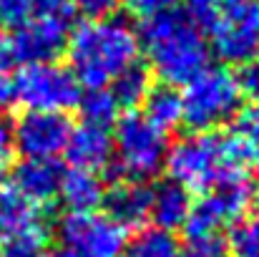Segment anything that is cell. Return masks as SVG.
Instances as JSON below:
<instances>
[{
	"label": "cell",
	"instance_id": "34",
	"mask_svg": "<svg viewBox=\"0 0 259 257\" xmlns=\"http://www.w3.org/2000/svg\"><path fill=\"white\" fill-rule=\"evenodd\" d=\"M0 192H3V179H0Z\"/></svg>",
	"mask_w": 259,
	"mask_h": 257
},
{
	"label": "cell",
	"instance_id": "6",
	"mask_svg": "<svg viewBox=\"0 0 259 257\" xmlns=\"http://www.w3.org/2000/svg\"><path fill=\"white\" fill-rule=\"evenodd\" d=\"M254 204V184L244 171H234L219 179L206 194L191 204V212L184 222L186 237H211L224 225H237L249 207Z\"/></svg>",
	"mask_w": 259,
	"mask_h": 257
},
{
	"label": "cell",
	"instance_id": "13",
	"mask_svg": "<svg viewBox=\"0 0 259 257\" xmlns=\"http://www.w3.org/2000/svg\"><path fill=\"white\" fill-rule=\"evenodd\" d=\"M66 154L76 169H108V164L113 159V136L106 126L83 124V126L71 131L68 144H66Z\"/></svg>",
	"mask_w": 259,
	"mask_h": 257
},
{
	"label": "cell",
	"instance_id": "21",
	"mask_svg": "<svg viewBox=\"0 0 259 257\" xmlns=\"http://www.w3.org/2000/svg\"><path fill=\"white\" fill-rule=\"evenodd\" d=\"M78 106H81L86 124H93V126L108 129V124H113L118 116V103L106 88H88V93H81Z\"/></svg>",
	"mask_w": 259,
	"mask_h": 257
},
{
	"label": "cell",
	"instance_id": "16",
	"mask_svg": "<svg viewBox=\"0 0 259 257\" xmlns=\"http://www.w3.org/2000/svg\"><path fill=\"white\" fill-rule=\"evenodd\" d=\"M103 181L96 171L86 169H73L61 174V187H58V197L63 199V204L68 207V212L81 214V212H93L101 202H103Z\"/></svg>",
	"mask_w": 259,
	"mask_h": 257
},
{
	"label": "cell",
	"instance_id": "4",
	"mask_svg": "<svg viewBox=\"0 0 259 257\" xmlns=\"http://www.w3.org/2000/svg\"><path fill=\"white\" fill-rule=\"evenodd\" d=\"M113 136V164L108 169L116 171L118 179L139 181L154 179L164 169L166 162V134L159 131L154 124H149L141 114H126L116 124Z\"/></svg>",
	"mask_w": 259,
	"mask_h": 257
},
{
	"label": "cell",
	"instance_id": "29",
	"mask_svg": "<svg viewBox=\"0 0 259 257\" xmlns=\"http://www.w3.org/2000/svg\"><path fill=\"white\" fill-rule=\"evenodd\" d=\"M76 13L86 15L88 20H103V18H111L118 8L121 0H71Z\"/></svg>",
	"mask_w": 259,
	"mask_h": 257
},
{
	"label": "cell",
	"instance_id": "10",
	"mask_svg": "<svg viewBox=\"0 0 259 257\" xmlns=\"http://www.w3.org/2000/svg\"><path fill=\"white\" fill-rule=\"evenodd\" d=\"M71 131L73 126L66 114L25 111L10 129V139L18 154H23V159L56 162V157L66 152Z\"/></svg>",
	"mask_w": 259,
	"mask_h": 257
},
{
	"label": "cell",
	"instance_id": "25",
	"mask_svg": "<svg viewBox=\"0 0 259 257\" xmlns=\"http://www.w3.org/2000/svg\"><path fill=\"white\" fill-rule=\"evenodd\" d=\"M35 10L38 0H0V25L15 30L35 18Z\"/></svg>",
	"mask_w": 259,
	"mask_h": 257
},
{
	"label": "cell",
	"instance_id": "18",
	"mask_svg": "<svg viewBox=\"0 0 259 257\" xmlns=\"http://www.w3.org/2000/svg\"><path fill=\"white\" fill-rule=\"evenodd\" d=\"M144 119L149 124H154L159 131H171L184 121V106H181V93L176 91V86L161 84L151 86L146 98H144Z\"/></svg>",
	"mask_w": 259,
	"mask_h": 257
},
{
	"label": "cell",
	"instance_id": "5",
	"mask_svg": "<svg viewBox=\"0 0 259 257\" xmlns=\"http://www.w3.org/2000/svg\"><path fill=\"white\" fill-rule=\"evenodd\" d=\"M184 121L191 131H214L229 124L242 108V93L232 71L214 66L194 76L184 93Z\"/></svg>",
	"mask_w": 259,
	"mask_h": 257
},
{
	"label": "cell",
	"instance_id": "22",
	"mask_svg": "<svg viewBox=\"0 0 259 257\" xmlns=\"http://www.w3.org/2000/svg\"><path fill=\"white\" fill-rule=\"evenodd\" d=\"M229 257H259V217L239 219L229 232Z\"/></svg>",
	"mask_w": 259,
	"mask_h": 257
},
{
	"label": "cell",
	"instance_id": "32",
	"mask_svg": "<svg viewBox=\"0 0 259 257\" xmlns=\"http://www.w3.org/2000/svg\"><path fill=\"white\" fill-rule=\"evenodd\" d=\"M13 101V79L5 74V68L0 66V106Z\"/></svg>",
	"mask_w": 259,
	"mask_h": 257
},
{
	"label": "cell",
	"instance_id": "31",
	"mask_svg": "<svg viewBox=\"0 0 259 257\" xmlns=\"http://www.w3.org/2000/svg\"><path fill=\"white\" fill-rule=\"evenodd\" d=\"M10 149H13L10 126H8V121L3 119V114H0V159H5V157L10 154Z\"/></svg>",
	"mask_w": 259,
	"mask_h": 257
},
{
	"label": "cell",
	"instance_id": "2",
	"mask_svg": "<svg viewBox=\"0 0 259 257\" xmlns=\"http://www.w3.org/2000/svg\"><path fill=\"white\" fill-rule=\"evenodd\" d=\"M139 35L121 18L88 20L73 30L66 43L71 74L88 88H103L136 63Z\"/></svg>",
	"mask_w": 259,
	"mask_h": 257
},
{
	"label": "cell",
	"instance_id": "7",
	"mask_svg": "<svg viewBox=\"0 0 259 257\" xmlns=\"http://www.w3.org/2000/svg\"><path fill=\"white\" fill-rule=\"evenodd\" d=\"M13 98H18L28 111L66 114L78 106L81 86L76 76L56 63L23 66L13 79Z\"/></svg>",
	"mask_w": 259,
	"mask_h": 257
},
{
	"label": "cell",
	"instance_id": "27",
	"mask_svg": "<svg viewBox=\"0 0 259 257\" xmlns=\"http://www.w3.org/2000/svg\"><path fill=\"white\" fill-rule=\"evenodd\" d=\"M179 257H229V250L217 235H211L189 240V245L179 252Z\"/></svg>",
	"mask_w": 259,
	"mask_h": 257
},
{
	"label": "cell",
	"instance_id": "23",
	"mask_svg": "<svg viewBox=\"0 0 259 257\" xmlns=\"http://www.w3.org/2000/svg\"><path fill=\"white\" fill-rule=\"evenodd\" d=\"M237 139L244 149L247 162L259 171V103L252 108H247L239 119V129H237Z\"/></svg>",
	"mask_w": 259,
	"mask_h": 257
},
{
	"label": "cell",
	"instance_id": "28",
	"mask_svg": "<svg viewBox=\"0 0 259 257\" xmlns=\"http://www.w3.org/2000/svg\"><path fill=\"white\" fill-rule=\"evenodd\" d=\"M234 79H237L242 98H249V101L259 103V61L257 58L242 63V68H239V74H234Z\"/></svg>",
	"mask_w": 259,
	"mask_h": 257
},
{
	"label": "cell",
	"instance_id": "17",
	"mask_svg": "<svg viewBox=\"0 0 259 257\" xmlns=\"http://www.w3.org/2000/svg\"><path fill=\"white\" fill-rule=\"evenodd\" d=\"M40 227H43V219L33 202H28L15 189L0 192V237L3 240L23 235V232H33Z\"/></svg>",
	"mask_w": 259,
	"mask_h": 257
},
{
	"label": "cell",
	"instance_id": "24",
	"mask_svg": "<svg viewBox=\"0 0 259 257\" xmlns=\"http://www.w3.org/2000/svg\"><path fill=\"white\" fill-rule=\"evenodd\" d=\"M0 257H46V230L23 232L15 237H5Z\"/></svg>",
	"mask_w": 259,
	"mask_h": 257
},
{
	"label": "cell",
	"instance_id": "3",
	"mask_svg": "<svg viewBox=\"0 0 259 257\" xmlns=\"http://www.w3.org/2000/svg\"><path fill=\"white\" fill-rule=\"evenodd\" d=\"M244 149L234 134L217 131H191L174 141L166 152L164 167L171 181L189 192H206L219 179L244 171Z\"/></svg>",
	"mask_w": 259,
	"mask_h": 257
},
{
	"label": "cell",
	"instance_id": "1",
	"mask_svg": "<svg viewBox=\"0 0 259 257\" xmlns=\"http://www.w3.org/2000/svg\"><path fill=\"white\" fill-rule=\"evenodd\" d=\"M139 46H144L154 74L169 86L189 84L209 68V43L201 28L179 10H164L144 20Z\"/></svg>",
	"mask_w": 259,
	"mask_h": 257
},
{
	"label": "cell",
	"instance_id": "11",
	"mask_svg": "<svg viewBox=\"0 0 259 257\" xmlns=\"http://www.w3.org/2000/svg\"><path fill=\"white\" fill-rule=\"evenodd\" d=\"M68 20L61 18H46L35 15L25 25L15 28V33L8 41L10 58L20 61L23 66L33 63H53L68 43Z\"/></svg>",
	"mask_w": 259,
	"mask_h": 257
},
{
	"label": "cell",
	"instance_id": "12",
	"mask_svg": "<svg viewBox=\"0 0 259 257\" xmlns=\"http://www.w3.org/2000/svg\"><path fill=\"white\" fill-rule=\"evenodd\" d=\"M106 217L121 230H139L149 219L151 189L139 181H121L103 194Z\"/></svg>",
	"mask_w": 259,
	"mask_h": 257
},
{
	"label": "cell",
	"instance_id": "9",
	"mask_svg": "<svg viewBox=\"0 0 259 257\" xmlns=\"http://www.w3.org/2000/svg\"><path fill=\"white\" fill-rule=\"evenodd\" d=\"M126 237L106 214H66L58 225V250L53 257H123Z\"/></svg>",
	"mask_w": 259,
	"mask_h": 257
},
{
	"label": "cell",
	"instance_id": "19",
	"mask_svg": "<svg viewBox=\"0 0 259 257\" xmlns=\"http://www.w3.org/2000/svg\"><path fill=\"white\" fill-rule=\"evenodd\" d=\"M179 252L176 235L161 227L139 230L123 247V257H179Z\"/></svg>",
	"mask_w": 259,
	"mask_h": 257
},
{
	"label": "cell",
	"instance_id": "15",
	"mask_svg": "<svg viewBox=\"0 0 259 257\" xmlns=\"http://www.w3.org/2000/svg\"><path fill=\"white\" fill-rule=\"evenodd\" d=\"M191 194L189 189H184L176 181H159L151 189V207H149V217L154 219V227L161 230H179L184 227L189 212H191Z\"/></svg>",
	"mask_w": 259,
	"mask_h": 257
},
{
	"label": "cell",
	"instance_id": "8",
	"mask_svg": "<svg viewBox=\"0 0 259 257\" xmlns=\"http://www.w3.org/2000/svg\"><path fill=\"white\" fill-rule=\"evenodd\" d=\"M211 33V48L224 63H247L259 53V0H224Z\"/></svg>",
	"mask_w": 259,
	"mask_h": 257
},
{
	"label": "cell",
	"instance_id": "35",
	"mask_svg": "<svg viewBox=\"0 0 259 257\" xmlns=\"http://www.w3.org/2000/svg\"><path fill=\"white\" fill-rule=\"evenodd\" d=\"M219 3H224V0H219Z\"/></svg>",
	"mask_w": 259,
	"mask_h": 257
},
{
	"label": "cell",
	"instance_id": "26",
	"mask_svg": "<svg viewBox=\"0 0 259 257\" xmlns=\"http://www.w3.org/2000/svg\"><path fill=\"white\" fill-rule=\"evenodd\" d=\"M184 5H186V15L204 30H209L211 25H214V20H217V15H219V8H222V3L219 0H184Z\"/></svg>",
	"mask_w": 259,
	"mask_h": 257
},
{
	"label": "cell",
	"instance_id": "14",
	"mask_svg": "<svg viewBox=\"0 0 259 257\" xmlns=\"http://www.w3.org/2000/svg\"><path fill=\"white\" fill-rule=\"evenodd\" d=\"M61 167L48 159H23L13 171V189L23 194L35 207L48 204L53 197H58L61 187Z\"/></svg>",
	"mask_w": 259,
	"mask_h": 257
},
{
	"label": "cell",
	"instance_id": "20",
	"mask_svg": "<svg viewBox=\"0 0 259 257\" xmlns=\"http://www.w3.org/2000/svg\"><path fill=\"white\" fill-rule=\"evenodd\" d=\"M111 86H113V88H111V96L116 98V103L134 108V106L144 103V98H146V93H149V88H151V74H149L144 66L134 63V66H128L123 74H118V76L111 81Z\"/></svg>",
	"mask_w": 259,
	"mask_h": 257
},
{
	"label": "cell",
	"instance_id": "33",
	"mask_svg": "<svg viewBox=\"0 0 259 257\" xmlns=\"http://www.w3.org/2000/svg\"><path fill=\"white\" fill-rule=\"evenodd\" d=\"M10 61V51H8V41H5V35L0 33V66H5Z\"/></svg>",
	"mask_w": 259,
	"mask_h": 257
},
{
	"label": "cell",
	"instance_id": "30",
	"mask_svg": "<svg viewBox=\"0 0 259 257\" xmlns=\"http://www.w3.org/2000/svg\"><path fill=\"white\" fill-rule=\"evenodd\" d=\"M126 10L139 15V18H151V15H159L164 10H171L176 5V0H123Z\"/></svg>",
	"mask_w": 259,
	"mask_h": 257
}]
</instances>
